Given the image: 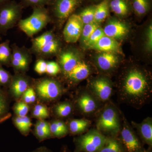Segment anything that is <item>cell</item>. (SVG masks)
I'll return each mask as SVG.
<instances>
[{
  "mask_svg": "<svg viewBox=\"0 0 152 152\" xmlns=\"http://www.w3.org/2000/svg\"><path fill=\"white\" fill-rule=\"evenodd\" d=\"M117 96L120 103L141 109L152 99V88L148 74L137 68L129 69L118 87Z\"/></svg>",
  "mask_w": 152,
  "mask_h": 152,
  "instance_id": "1",
  "label": "cell"
},
{
  "mask_svg": "<svg viewBox=\"0 0 152 152\" xmlns=\"http://www.w3.org/2000/svg\"><path fill=\"white\" fill-rule=\"evenodd\" d=\"M121 111L111 101L96 114V129L106 137H118L122 126Z\"/></svg>",
  "mask_w": 152,
  "mask_h": 152,
  "instance_id": "2",
  "label": "cell"
},
{
  "mask_svg": "<svg viewBox=\"0 0 152 152\" xmlns=\"http://www.w3.org/2000/svg\"><path fill=\"white\" fill-rule=\"evenodd\" d=\"M32 86L35 92L37 99L44 104L58 100L65 92L59 81L49 77L33 79Z\"/></svg>",
  "mask_w": 152,
  "mask_h": 152,
  "instance_id": "3",
  "label": "cell"
},
{
  "mask_svg": "<svg viewBox=\"0 0 152 152\" xmlns=\"http://www.w3.org/2000/svg\"><path fill=\"white\" fill-rule=\"evenodd\" d=\"M52 18L45 7L33 8V12L26 18L21 19L18 26L21 31L29 37H31L45 28Z\"/></svg>",
  "mask_w": 152,
  "mask_h": 152,
  "instance_id": "4",
  "label": "cell"
},
{
  "mask_svg": "<svg viewBox=\"0 0 152 152\" xmlns=\"http://www.w3.org/2000/svg\"><path fill=\"white\" fill-rule=\"evenodd\" d=\"M107 137L96 128L74 138L75 148L73 152H97L104 145Z\"/></svg>",
  "mask_w": 152,
  "mask_h": 152,
  "instance_id": "5",
  "label": "cell"
},
{
  "mask_svg": "<svg viewBox=\"0 0 152 152\" xmlns=\"http://www.w3.org/2000/svg\"><path fill=\"white\" fill-rule=\"evenodd\" d=\"M24 9L15 0L0 5V34L5 35L21 19Z\"/></svg>",
  "mask_w": 152,
  "mask_h": 152,
  "instance_id": "6",
  "label": "cell"
},
{
  "mask_svg": "<svg viewBox=\"0 0 152 152\" xmlns=\"http://www.w3.org/2000/svg\"><path fill=\"white\" fill-rule=\"evenodd\" d=\"M73 102L75 110L86 117L95 115L104 104L87 88L79 91Z\"/></svg>",
  "mask_w": 152,
  "mask_h": 152,
  "instance_id": "7",
  "label": "cell"
},
{
  "mask_svg": "<svg viewBox=\"0 0 152 152\" xmlns=\"http://www.w3.org/2000/svg\"><path fill=\"white\" fill-rule=\"evenodd\" d=\"M121 129L118 137L126 152H137L144 148L143 144L121 112Z\"/></svg>",
  "mask_w": 152,
  "mask_h": 152,
  "instance_id": "8",
  "label": "cell"
},
{
  "mask_svg": "<svg viewBox=\"0 0 152 152\" xmlns=\"http://www.w3.org/2000/svg\"><path fill=\"white\" fill-rule=\"evenodd\" d=\"M82 2V0H51L48 10L52 18L62 21L74 14Z\"/></svg>",
  "mask_w": 152,
  "mask_h": 152,
  "instance_id": "9",
  "label": "cell"
},
{
  "mask_svg": "<svg viewBox=\"0 0 152 152\" xmlns=\"http://www.w3.org/2000/svg\"><path fill=\"white\" fill-rule=\"evenodd\" d=\"M87 89L103 104L110 100L114 91L112 82L104 76H100L90 81Z\"/></svg>",
  "mask_w": 152,
  "mask_h": 152,
  "instance_id": "10",
  "label": "cell"
},
{
  "mask_svg": "<svg viewBox=\"0 0 152 152\" xmlns=\"http://www.w3.org/2000/svg\"><path fill=\"white\" fill-rule=\"evenodd\" d=\"M12 50L10 67L15 73H26L28 71L32 62L31 50L24 47H19L15 44L11 45Z\"/></svg>",
  "mask_w": 152,
  "mask_h": 152,
  "instance_id": "11",
  "label": "cell"
},
{
  "mask_svg": "<svg viewBox=\"0 0 152 152\" xmlns=\"http://www.w3.org/2000/svg\"><path fill=\"white\" fill-rule=\"evenodd\" d=\"M33 79L27 75L26 73H15L12 76L8 88L10 98L16 102L20 101L22 95L31 86Z\"/></svg>",
  "mask_w": 152,
  "mask_h": 152,
  "instance_id": "12",
  "label": "cell"
},
{
  "mask_svg": "<svg viewBox=\"0 0 152 152\" xmlns=\"http://www.w3.org/2000/svg\"><path fill=\"white\" fill-rule=\"evenodd\" d=\"M84 24L78 14H73L67 20L63 30L65 41L68 43H75L80 39Z\"/></svg>",
  "mask_w": 152,
  "mask_h": 152,
  "instance_id": "13",
  "label": "cell"
},
{
  "mask_svg": "<svg viewBox=\"0 0 152 152\" xmlns=\"http://www.w3.org/2000/svg\"><path fill=\"white\" fill-rule=\"evenodd\" d=\"M78 53L74 49H68L60 52L58 54L57 63L64 75L72 70L80 62Z\"/></svg>",
  "mask_w": 152,
  "mask_h": 152,
  "instance_id": "14",
  "label": "cell"
},
{
  "mask_svg": "<svg viewBox=\"0 0 152 152\" xmlns=\"http://www.w3.org/2000/svg\"><path fill=\"white\" fill-rule=\"evenodd\" d=\"M91 72L90 66L85 62L80 61L64 77L69 84L75 85L87 78L91 75Z\"/></svg>",
  "mask_w": 152,
  "mask_h": 152,
  "instance_id": "15",
  "label": "cell"
},
{
  "mask_svg": "<svg viewBox=\"0 0 152 152\" xmlns=\"http://www.w3.org/2000/svg\"><path fill=\"white\" fill-rule=\"evenodd\" d=\"M131 126L137 130L140 139L143 144L152 148V118L147 117L140 123L132 121Z\"/></svg>",
  "mask_w": 152,
  "mask_h": 152,
  "instance_id": "16",
  "label": "cell"
},
{
  "mask_svg": "<svg viewBox=\"0 0 152 152\" xmlns=\"http://www.w3.org/2000/svg\"><path fill=\"white\" fill-rule=\"evenodd\" d=\"M103 30L105 36L115 39L124 37L129 32V29L126 24L115 19L110 20Z\"/></svg>",
  "mask_w": 152,
  "mask_h": 152,
  "instance_id": "17",
  "label": "cell"
},
{
  "mask_svg": "<svg viewBox=\"0 0 152 152\" xmlns=\"http://www.w3.org/2000/svg\"><path fill=\"white\" fill-rule=\"evenodd\" d=\"M96 63L98 67L102 72H110L117 67L119 59L114 53L103 52L98 56Z\"/></svg>",
  "mask_w": 152,
  "mask_h": 152,
  "instance_id": "18",
  "label": "cell"
},
{
  "mask_svg": "<svg viewBox=\"0 0 152 152\" xmlns=\"http://www.w3.org/2000/svg\"><path fill=\"white\" fill-rule=\"evenodd\" d=\"M96 50L115 54L121 52L119 43L116 40L104 36L97 43L90 48Z\"/></svg>",
  "mask_w": 152,
  "mask_h": 152,
  "instance_id": "19",
  "label": "cell"
},
{
  "mask_svg": "<svg viewBox=\"0 0 152 152\" xmlns=\"http://www.w3.org/2000/svg\"><path fill=\"white\" fill-rule=\"evenodd\" d=\"M75 110L73 102L65 100L55 104L52 107L51 112L56 118L62 119L70 116L73 113Z\"/></svg>",
  "mask_w": 152,
  "mask_h": 152,
  "instance_id": "20",
  "label": "cell"
},
{
  "mask_svg": "<svg viewBox=\"0 0 152 152\" xmlns=\"http://www.w3.org/2000/svg\"><path fill=\"white\" fill-rule=\"evenodd\" d=\"M66 123L69 134L72 135H80L89 129L91 121L87 119H72Z\"/></svg>",
  "mask_w": 152,
  "mask_h": 152,
  "instance_id": "21",
  "label": "cell"
},
{
  "mask_svg": "<svg viewBox=\"0 0 152 152\" xmlns=\"http://www.w3.org/2000/svg\"><path fill=\"white\" fill-rule=\"evenodd\" d=\"M61 49V43L56 37L49 42L34 53L38 59H45L58 54Z\"/></svg>",
  "mask_w": 152,
  "mask_h": 152,
  "instance_id": "22",
  "label": "cell"
},
{
  "mask_svg": "<svg viewBox=\"0 0 152 152\" xmlns=\"http://www.w3.org/2000/svg\"><path fill=\"white\" fill-rule=\"evenodd\" d=\"M33 133L39 142L53 138L50 132L49 122L45 120H38L37 121Z\"/></svg>",
  "mask_w": 152,
  "mask_h": 152,
  "instance_id": "23",
  "label": "cell"
},
{
  "mask_svg": "<svg viewBox=\"0 0 152 152\" xmlns=\"http://www.w3.org/2000/svg\"><path fill=\"white\" fill-rule=\"evenodd\" d=\"M10 97L8 92L0 88V124L11 118L10 112Z\"/></svg>",
  "mask_w": 152,
  "mask_h": 152,
  "instance_id": "24",
  "label": "cell"
},
{
  "mask_svg": "<svg viewBox=\"0 0 152 152\" xmlns=\"http://www.w3.org/2000/svg\"><path fill=\"white\" fill-rule=\"evenodd\" d=\"M14 126L23 136L26 137L31 132L32 126L31 120L27 116L19 117L15 115L12 118Z\"/></svg>",
  "mask_w": 152,
  "mask_h": 152,
  "instance_id": "25",
  "label": "cell"
},
{
  "mask_svg": "<svg viewBox=\"0 0 152 152\" xmlns=\"http://www.w3.org/2000/svg\"><path fill=\"white\" fill-rule=\"evenodd\" d=\"M97 152H126L118 137H107L105 143Z\"/></svg>",
  "mask_w": 152,
  "mask_h": 152,
  "instance_id": "26",
  "label": "cell"
},
{
  "mask_svg": "<svg viewBox=\"0 0 152 152\" xmlns=\"http://www.w3.org/2000/svg\"><path fill=\"white\" fill-rule=\"evenodd\" d=\"M56 38L53 32L52 31H49L44 33L42 34L37 37L34 38L31 41L32 46L31 51L34 53Z\"/></svg>",
  "mask_w": 152,
  "mask_h": 152,
  "instance_id": "27",
  "label": "cell"
},
{
  "mask_svg": "<svg viewBox=\"0 0 152 152\" xmlns=\"http://www.w3.org/2000/svg\"><path fill=\"white\" fill-rule=\"evenodd\" d=\"M12 50L10 41L7 40L0 44V65L10 67Z\"/></svg>",
  "mask_w": 152,
  "mask_h": 152,
  "instance_id": "28",
  "label": "cell"
},
{
  "mask_svg": "<svg viewBox=\"0 0 152 152\" xmlns=\"http://www.w3.org/2000/svg\"><path fill=\"white\" fill-rule=\"evenodd\" d=\"M109 1L110 0H103L96 5L94 16L96 23L99 24L108 16L110 9Z\"/></svg>",
  "mask_w": 152,
  "mask_h": 152,
  "instance_id": "29",
  "label": "cell"
},
{
  "mask_svg": "<svg viewBox=\"0 0 152 152\" xmlns=\"http://www.w3.org/2000/svg\"><path fill=\"white\" fill-rule=\"evenodd\" d=\"M50 113L45 104L39 102L34 104L31 111V118L38 120H45L50 118Z\"/></svg>",
  "mask_w": 152,
  "mask_h": 152,
  "instance_id": "30",
  "label": "cell"
},
{
  "mask_svg": "<svg viewBox=\"0 0 152 152\" xmlns=\"http://www.w3.org/2000/svg\"><path fill=\"white\" fill-rule=\"evenodd\" d=\"M109 6L117 15L124 17L129 13V5L126 0H110Z\"/></svg>",
  "mask_w": 152,
  "mask_h": 152,
  "instance_id": "31",
  "label": "cell"
},
{
  "mask_svg": "<svg viewBox=\"0 0 152 152\" xmlns=\"http://www.w3.org/2000/svg\"><path fill=\"white\" fill-rule=\"evenodd\" d=\"M95 9H96V5L89 6L84 9L78 14L84 25L95 22Z\"/></svg>",
  "mask_w": 152,
  "mask_h": 152,
  "instance_id": "32",
  "label": "cell"
},
{
  "mask_svg": "<svg viewBox=\"0 0 152 152\" xmlns=\"http://www.w3.org/2000/svg\"><path fill=\"white\" fill-rule=\"evenodd\" d=\"M132 6L134 11L139 15L146 14L150 7L149 0H132Z\"/></svg>",
  "mask_w": 152,
  "mask_h": 152,
  "instance_id": "33",
  "label": "cell"
},
{
  "mask_svg": "<svg viewBox=\"0 0 152 152\" xmlns=\"http://www.w3.org/2000/svg\"><path fill=\"white\" fill-rule=\"evenodd\" d=\"M99 24L98 23L94 22L91 23L87 24L84 25L82 30L81 35V42L84 45L90 36L94 33L95 30L99 27Z\"/></svg>",
  "mask_w": 152,
  "mask_h": 152,
  "instance_id": "34",
  "label": "cell"
},
{
  "mask_svg": "<svg viewBox=\"0 0 152 152\" xmlns=\"http://www.w3.org/2000/svg\"><path fill=\"white\" fill-rule=\"evenodd\" d=\"M13 111L15 115L19 117L26 116L30 110L29 104L26 103L21 100L16 102L12 107Z\"/></svg>",
  "mask_w": 152,
  "mask_h": 152,
  "instance_id": "35",
  "label": "cell"
},
{
  "mask_svg": "<svg viewBox=\"0 0 152 152\" xmlns=\"http://www.w3.org/2000/svg\"><path fill=\"white\" fill-rule=\"evenodd\" d=\"M105 36L102 28L99 27L90 36L88 39L84 44L85 45L89 48H91L93 45L97 43L104 36Z\"/></svg>",
  "mask_w": 152,
  "mask_h": 152,
  "instance_id": "36",
  "label": "cell"
},
{
  "mask_svg": "<svg viewBox=\"0 0 152 152\" xmlns=\"http://www.w3.org/2000/svg\"><path fill=\"white\" fill-rule=\"evenodd\" d=\"M49 122L50 124V132L53 138H62L68 135L58 126L56 120H52Z\"/></svg>",
  "mask_w": 152,
  "mask_h": 152,
  "instance_id": "37",
  "label": "cell"
},
{
  "mask_svg": "<svg viewBox=\"0 0 152 152\" xmlns=\"http://www.w3.org/2000/svg\"><path fill=\"white\" fill-rule=\"evenodd\" d=\"M51 0H20V3L23 7L34 8L45 7L50 4Z\"/></svg>",
  "mask_w": 152,
  "mask_h": 152,
  "instance_id": "38",
  "label": "cell"
},
{
  "mask_svg": "<svg viewBox=\"0 0 152 152\" xmlns=\"http://www.w3.org/2000/svg\"><path fill=\"white\" fill-rule=\"evenodd\" d=\"M12 76L8 71L3 68L2 66L0 65V88H8Z\"/></svg>",
  "mask_w": 152,
  "mask_h": 152,
  "instance_id": "39",
  "label": "cell"
},
{
  "mask_svg": "<svg viewBox=\"0 0 152 152\" xmlns=\"http://www.w3.org/2000/svg\"><path fill=\"white\" fill-rule=\"evenodd\" d=\"M61 72V68L58 63L55 61H48L46 74L51 77L56 76Z\"/></svg>",
  "mask_w": 152,
  "mask_h": 152,
  "instance_id": "40",
  "label": "cell"
},
{
  "mask_svg": "<svg viewBox=\"0 0 152 152\" xmlns=\"http://www.w3.org/2000/svg\"><path fill=\"white\" fill-rule=\"evenodd\" d=\"M47 61L43 59H38L34 66V70L39 75L46 73Z\"/></svg>",
  "mask_w": 152,
  "mask_h": 152,
  "instance_id": "41",
  "label": "cell"
},
{
  "mask_svg": "<svg viewBox=\"0 0 152 152\" xmlns=\"http://www.w3.org/2000/svg\"><path fill=\"white\" fill-rule=\"evenodd\" d=\"M146 48L148 50H152V27L151 25L148 28L146 33Z\"/></svg>",
  "mask_w": 152,
  "mask_h": 152,
  "instance_id": "42",
  "label": "cell"
},
{
  "mask_svg": "<svg viewBox=\"0 0 152 152\" xmlns=\"http://www.w3.org/2000/svg\"><path fill=\"white\" fill-rule=\"evenodd\" d=\"M28 93L31 99V104L35 103L37 100V96L33 87L31 86L27 89Z\"/></svg>",
  "mask_w": 152,
  "mask_h": 152,
  "instance_id": "43",
  "label": "cell"
},
{
  "mask_svg": "<svg viewBox=\"0 0 152 152\" xmlns=\"http://www.w3.org/2000/svg\"><path fill=\"white\" fill-rule=\"evenodd\" d=\"M20 100H21L23 102H24L25 103L28 104H31V99H30L29 95L27 90L22 95Z\"/></svg>",
  "mask_w": 152,
  "mask_h": 152,
  "instance_id": "44",
  "label": "cell"
},
{
  "mask_svg": "<svg viewBox=\"0 0 152 152\" xmlns=\"http://www.w3.org/2000/svg\"><path fill=\"white\" fill-rule=\"evenodd\" d=\"M33 152H52L49 149L46 147L42 146L36 149Z\"/></svg>",
  "mask_w": 152,
  "mask_h": 152,
  "instance_id": "45",
  "label": "cell"
},
{
  "mask_svg": "<svg viewBox=\"0 0 152 152\" xmlns=\"http://www.w3.org/2000/svg\"><path fill=\"white\" fill-rule=\"evenodd\" d=\"M61 152H71L68 147L66 145L63 146L61 149Z\"/></svg>",
  "mask_w": 152,
  "mask_h": 152,
  "instance_id": "46",
  "label": "cell"
},
{
  "mask_svg": "<svg viewBox=\"0 0 152 152\" xmlns=\"http://www.w3.org/2000/svg\"><path fill=\"white\" fill-rule=\"evenodd\" d=\"M152 148L148 147V149H146L144 148L142 149L137 152H152Z\"/></svg>",
  "mask_w": 152,
  "mask_h": 152,
  "instance_id": "47",
  "label": "cell"
},
{
  "mask_svg": "<svg viewBox=\"0 0 152 152\" xmlns=\"http://www.w3.org/2000/svg\"><path fill=\"white\" fill-rule=\"evenodd\" d=\"M12 0H0V5L4 3L10 1Z\"/></svg>",
  "mask_w": 152,
  "mask_h": 152,
  "instance_id": "48",
  "label": "cell"
},
{
  "mask_svg": "<svg viewBox=\"0 0 152 152\" xmlns=\"http://www.w3.org/2000/svg\"><path fill=\"white\" fill-rule=\"evenodd\" d=\"M1 37H0V44H1Z\"/></svg>",
  "mask_w": 152,
  "mask_h": 152,
  "instance_id": "49",
  "label": "cell"
},
{
  "mask_svg": "<svg viewBox=\"0 0 152 152\" xmlns=\"http://www.w3.org/2000/svg\"><path fill=\"white\" fill-rule=\"evenodd\" d=\"M94 1H100V0H94Z\"/></svg>",
  "mask_w": 152,
  "mask_h": 152,
  "instance_id": "50",
  "label": "cell"
},
{
  "mask_svg": "<svg viewBox=\"0 0 152 152\" xmlns=\"http://www.w3.org/2000/svg\"></svg>",
  "mask_w": 152,
  "mask_h": 152,
  "instance_id": "51",
  "label": "cell"
}]
</instances>
